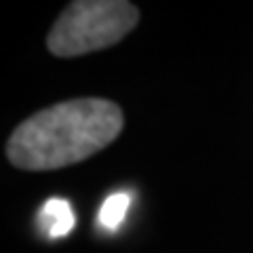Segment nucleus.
Masks as SVG:
<instances>
[{
  "label": "nucleus",
  "mask_w": 253,
  "mask_h": 253,
  "mask_svg": "<svg viewBox=\"0 0 253 253\" xmlns=\"http://www.w3.org/2000/svg\"><path fill=\"white\" fill-rule=\"evenodd\" d=\"M125 125L118 104L101 97L70 99L23 121L6 141V158L26 171H53L104 150Z\"/></svg>",
  "instance_id": "f257e3e1"
},
{
  "label": "nucleus",
  "mask_w": 253,
  "mask_h": 253,
  "mask_svg": "<svg viewBox=\"0 0 253 253\" xmlns=\"http://www.w3.org/2000/svg\"><path fill=\"white\" fill-rule=\"evenodd\" d=\"M129 205H131V196L126 192L110 194L99 209V224L104 226L106 230H116V228L123 224V219L126 217Z\"/></svg>",
  "instance_id": "20e7f679"
},
{
  "label": "nucleus",
  "mask_w": 253,
  "mask_h": 253,
  "mask_svg": "<svg viewBox=\"0 0 253 253\" xmlns=\"http://www.w3.org/2000/svg\"><path fill=\"white\" fill-rule=\"evenodd\" d=\"M41 219H44L46 234H49L51 239H61V236H66L76 224L72 207H70V203L63 201V199H49L46 201L44 207H42V213H41Z\"/></svg>",
  "instance_id": "7ed1b4c3"
},
{
  "label": "nucleus",
  "mask_w": 253,
  "mask_h": 253,
  "mask_svg": "<svg viewBox=\"0 0 253 253\" xmlns=\"http://www.w3.org/2000/svg\"><path fill=\"white\" fill-rule=\"evenodd\" d=\"M139 11L125 0L70 2L46 36L55 57H78L121 42L137 26Z\"/></svg>",
  "instance_id": "f03ea898"
}]
</instances>
